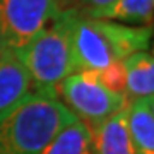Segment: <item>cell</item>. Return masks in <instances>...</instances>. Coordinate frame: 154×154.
Listing matches in <instances>:
<instances>
[{
	"label": "cell",
	"instance_id": "obj_1",
	"mask_svg": "<svg viewBox=\"0 0 154 154\" xmlns=\"http://www.w3.org/2000/svg\"><path fill=\"white\" fill-rule=\"evenodd\" d=\"M151 38V26L93 19L75 7L70 9V48L75 70H103L113 62L149 50Z\"/></svg>",
	"mask_w": 154,
	"mask_h": 154
},
{
	"label": "cell",
	"instance_id": "obj_2",
	"mask_svg": "<svg viewBox=\"0 0 154 154\" xmlns=\"http://www.w3.org/2000/svg\"><path fill=\"white\" fill-rule=\"evenodd\" d=\"M77 116L58 98L28 93L0 111V154H41Z\"/></svg>",
	"mask_w": 154,
	"mask_h": 154
},
{
	"label": "cell",
	"instance_id": "obj_3",
	"mask_svg": "<svg viewBox=\"0 0 154 154\" xmlns=\"http://www.w3.org/2000/svg\"><path fill=\"white\" fill-rule=\"evenodd\" d=\"M70 9H63L24 48L14 55L26 69L34 93L57 98V86L74 74L70 48Z\"/></svg>",
	"mask_w": 154,
	"mask_h": 154
},
{
	"label": "cell",
	"instance_id": "obj_4",
	"mask_svg": "<svg viewBox=\"0 0 154 154\" xmlns=\"http://www.w3.org/2000/svg\"><path fill=\"white\" fill-rule=\"evenodd\" d=\"M57 98L93 130L130 101L125 94H115L101 84L96 70H77L57 86Z\"/></svg>",
	"mask_w": 154,
	"mask_h": 154
},
{
	"label": "cell",
	"instance_id": "obj_5",
	"mask_svg": "<svg viewBox=\"0 0 154 154\" xmlns=\"http://www.w3.org/2000/svg\"><path fill=\"white\" fill-rule=\"evenodd\" d=\"M63 9H69L67 0H0V29L5 48L17 53Z\"/></svg>",
	"mask_w": 154,
	"mask_h": 154
},
{
	"label": "cell",
	"instance_id": "obj_6",
	"mask_svg": "<svg viewBox=\"0 0 154 154\" xmlns=\"http://www.w3.org/2000/svg\"><path fill=\"white\" fill-rule=\"evenodd\" d=\"M127 106L91 130L94 154H137L127 127Z\"/></svg>",
	"mask_w": 154,
	"mask_h": 154
},
{
	"label": "cell",
	"instance_id": "obj_7",
	"mask_svg": "<svg viewBox=\"0 0 154 154\" xmlns=\"http://www.w3.org/2000/svg\"><path fill=\"white\" fill-rule=\"evenodd\" d=\"M127 127L137 154H154V96L128 103Z\"/></svg>",
	"mask_w": 154,
	"mask_h": 154
},
{
	"label": "cell",
	"instance_id": "obj_8",
	"mask_svg": "<svg viewBox=\"0 0 154 154\" xmlns=\"http://www.w3.org/2000/svg\"><path fill=\"white\" fill-rule=\"evenodd\" d=\"M31 91V79L17 57L5 50L0 57V111L16 105Z\"/></svg>",
	"mask_w": 154,
	"mask_h": 154
},
{
	"label": "cell",
	"instance_id": "obj_9",
	"mask_svg": "<svg viewBox=\"0 0 154 154\" xmlns=\"http://www.w3.org/2000/svg\"><path fill=\"white\" fill-rule=\"evenodd\" d=\"M125 96L130 99L151 98L154 93V57L151 51H137L123 60Z\"/></svg>",
	"mask_w": 154,
	"mask_h": 154
},
{
	"label": "cell",
	"instance_id": "obj_10",
	"mask_svg": "<svg viewBox=\"0 0 154 154\" xmlns=\"http://www.w3.org/2000/svg\"><path fill=\"white\" fill-rule=\"evenodd\" d=\"M154 14V0H115L105 9L89 14L93 19L118 21L122 24L151 26Z\"/></svg>",
	"mask_w": 154,
	"mask_h": 154
},
{
	"label": "cell",
	"instance_id": "obj_11",
	"mask_svg": "<svg viewBox=\"0 0 154 154\" xmlns=\"http://www.w3.org/2000/svg\"><path fill=\"white\" fill-rule=\"evenodd\" d=\"M41 154H94L91 128L77 118L62 128Z\"/></svg>",
	"mask_w": 154,
	"mask_h": 154
},
{
	"label": "cell",
	"instance_id": "obj_12",
	"mask_svg": "<svg viewBox=\"0 0 154 154\" xmlns=\"http://www.w3.org/2000/svg\"><path fill=\"white\" fill-rule=\"evenodd\" d=\"M98 77L101 84L105 86L108 91L115 94H125V67L123 60L113 62L103 70L98 72Z\"/></svg>",
	"mask_w": 154,
	"mask_h": 154
},
{
	"label": "cell",
	"instance_id": "obj_13",
	"mask_svg": "<svg viewBox=\"0 0 154 154\" xmlns=\"http://www.w3.org/2000/svg\"><path fill=\"white\" fill-rule=\"evenodd\" d=\"M75 2H77V7H75L77 11L84 14V16H89V14L99 11V9L108 7L115 0H75Z\"/></svg>",
	"mask_w": 154,
	"mask_h": 154
},
{
	"label": "cell",
	"instance_id": "obj_14",
	"mask_svg": "<svg viewBox=\"0 0 154 154\" xmlns=\"http://www.w3.org/2000/svg\"><path fill=\"white\" fill-rule=\"evenodd\" d=\"M5 41H4V36H2V29H0V57L4 55V51H5Z\"/></svg>",
	"mask_w": 154,
	"mask_h": 154
}]
</instances>
